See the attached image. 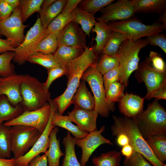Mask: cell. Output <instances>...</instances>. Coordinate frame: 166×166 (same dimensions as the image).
<instances>
[{"mask_svg": "<svg viewBox=\"0 0 166 166\" xmlns=\"http://www.w3.org/2000/svg\"><path fill=\"white\" fill-rule=\"evenodd\" d=\"M97 56L93 51V48L87 47L80 56L66 65L67 71L65 75L68 79L67 88L62 94L53 100L60 114L62 115L72 104L73 96L83 74L90 66L96 62Z\"/></svg>", "mask_w": 166, "mask_h": 166, "instance_id": "obj_1", "label": "cell"}, {"mask_svg": "<svg viewBox=\"0 0 166 166\" xmlns=\"http://www.w3.org/2000/svg\"><path fill=\"white\" fill-rule=\"evenodd\" d=\"M114 124L111 127L112 134L116 136L122 133L126 135L129 144L133 150L140 153L154 166H165L156 156L140 133L137 126L132 119L126 117H113Z\"/></svg>", "mask_w": 166, "mask_h": 166, "instance_id": "obj_2", "label": "cell"}, {"mask_svg": "<svg viewBox=\"0 0 166 166\" xmlns=\"http://www.w3.org/2000/svg\"><path fill=\"white\" fill-rule=\"evenodd\" d=\"M156 99L147 109L132 118L145 139L151 136L166 134V111Z\"/></svg>", "mask_w": 166, "mask_h": 166, "instance_id": "obj_3", "label": "cell"}, {"mask_svg": "<svg viewBox=\"0 0 166 166\" xmlns=\"http://www.w3.org/2000/svg\"><path fill=\"white\" fill-rule=\"evenodd\" d=\"M148 45L146 38H141L136 41L126 39L121 45L117 54L121 73L120 82L125 87L128 86L131 74L138 69L139 52Z\"/></svg>", "mask_w": 166, "mask_h": 166, "instance_id": "obj_4", "label": "cell"}, {"mask_svg": "<svg viewBox=\"0 0 166 166\" xmlns=\"http://www.w3.org/2000/svg\"><path fill=\"white\" fill-rule=\"evenodd\" d=\"M22 98L21 103L24 111H33L40 109L50 99L49 91L43 83L29 75H23L20 86Z\"/></svg>", "mask_w": 166, "mask_h": 166, "instance_id": "obj_5", "label": "cell"}, {"mask_svg": "<svg viewBox=\"0 0 166 166\" xmlns=\"http://www.w3.org/2000/svg\"><path fill=\"white\" fill-rule=\"evenodd\" d=\"M107 24L113 30L120 32L126 39L133 41L161 33L166 29L160 22L147 25L133 17L124 21L111 22Z\"/></svg>", "mask_w": 166, "mask_h": 166, "instance_id": "obj_6", "label": "cell"}, {"mask_svg": "<svg viewBox=\"0 0 166 166\" xmlns=\"http://www.w3.org/2000/svg\"><path fill=\"white\" fill-rule=\"evenodd\" d=\"M97 63L96 62L90 66L81 78L88 82L93 93L95 101L94 110L101 117H107L110 112L114 110V105L106 102L103 76L97 69Z\"/></svg>", "mask_w": 166, "mask_h": 166, "instance_id": "obj_7", "label": "cell"}, {"mask_svg": "<svg viewBox=\"0 0 166 166\" xmlns=\"http://www.w3.org/2000/svg\"><path fill=\"white\" fill-rule=\"evenodd\" d=\"M10 130L11 151L15 159L26 153L42 133L34 128L22 125H13Z\"/></svg>", "mask_w": 166, "mask_h": 166, "instance_id": "obj_8", "label": "cell"}, {"mask_svg": "<svg viewBox=\"0 0 166 166\" xmlns=\"http://www.w3.org/2000/svg\"><path fill=\"white\" fill-rule=\"evenodd\" d=\"M46 35L39 16L33 26L28 31L21 45L16 48L13 61L20 65L24 64L27 58L34 52L40 41Z\"/></svg>", "mask_w": 166, "mask_h": 166, "instance_id": "obj_9", "label": "cell"}, {"mask_svg": "<svg viewBox=\"0 0 166 166\" xmlns=\"http://www.w3.org/2000/svg\"><path fill=\"white\" fill-rule=\"evenodd\" d=\"M28 26L23 24L19 6L14 9L9 17L0 20V34L5 36L7 41L17 48L24 40V30Z\"/></svg>", "mask_w": 166, "mask_h": 166, "instance_id": "obj_10", "label": "cell"}, {"mask_svg": "<svg viewBox=\"0 0 166 166\" xmlns=\"http://www.w3.org/2000/svg\"><path fill=\"white\" fill-rule=\"evenodd\" d=\"M51 114V108L49 103L42 107L33 111H24L20 115L4 123L8 127L22 125L35 128L42 133L49 120Z\"/></svg>", "mask_w": 166, "mask_h": 166, "instance_id": "obj_11", "label": "cell"}, {"mask_svg": "<svg viewBox=\"0 0 166 166\" xmlns=\"http://www.w3.org/2000/svg\"><path fill=\"white\" fill-rule=\"evenodd\" d=\"M49 103L51 108V114L49 120L44 130L30 150L22 156L16 159L15 166H28L30 162L34 157L42 153H45L49 144V134L54 126L51 122L52 116L57 109L53 100H50Z\"/></svg>", "mask_w": 166, "mask_h": 166, "instance_id": "obj_12", "label": "cell"}, {"mask_svg": "<svg viewBox=\"0 0 166 166\" xmlns=\"http://www.w3.org/2000/svg\"><path fill=\"white\" fill-rule=\"evenodd\" d=\"M99 11L101 14L95 18L98 21L106 23L127 20L136 14L130 0H119L108 4Z\"/></svg>", "mask_w": 166, "mask_h": 166, "instance_id": "obj_13", "label": "cell"}, {"mask_svg": "<svg viewBox=\"0 0 166 166\" xmlns=\"http://www.w3.org/2000/svg\"><path fill=\"white\" fill-rule=\"evenodd\" d=\"M105 130V127L102 126L97 130L88 133L85 137L81 139L75 138V145L82 150V155L80 164L81 166H85L90 157L95 150L103 144L113 145V144L109 139L102 135Z\"/></svg>", "mask_w": 166, "mask_h": 166, "instance_id": "obj_14", "label": "cell"}, {"mask_svg": "<svg viewBox=\"0 0 166 166\" xmlns=\"http://www.w3.org/2000/svg\"><path fill=\"white\" fill-rule=\"evenodd\" d=\"M23 75L14 73L0 77V96H6L10 103L14 106L21 103L22 101L20 86Z\"/></svg>", "mask_w": 166, "mask_h": 166, "instance_id": "obj_15", "label": "cell"}, {"mask_svg": "<svg viewBox=\"0 0 166 166\" xmlns=\"http://www.w3.org/2000/svg\"><path fill=\"white\" fill-rule=\"evenodd\" d=\"M86 34L78 24L72 21L68 23L57 35L58 44L68 46L86 47Z\"/></svg>", "mask_w": 166, "mask_h": 166, "instance_id": "obj_16", "label": "cell"}, {"mask_svg": "<svg viewBox=\"0 0 166 166\" xmlns=\"http://www.w3.org/2000/svg\"><path fill=\"white\" fill-rule=\"evenodd\" d=\"M140 78L146 87L147 93L145 98L152 92L166 84V73L160 72L153 69L146 60L139 65L137 70Z\"/></svg>", "mask_w": 166, "mask_h": 166, "instance_id": "obj_17", "label": "cell"}, {"mask_svg": "<svg viewBox=\"0 0 166 166\" xmlns=\"http://www.w3.org/2000/svg\"><path fill=\"white\" fill-rule=\"evenodd\" d=\"M98 115L94 110H88L75 105L73 109L68 113V116L71 122L89 133L97 130L96 121Z\"/></svg>", "mask_w": 166, "mask_h": 166, "instance_id": "obj_18", "label": "cell"}, {"mask_svg": "<svg viewBox=\"0 0 166 166\" xmlns=\"http://www.w3.org/2000/svg\"><path fill=\"white\" fill-rule=\"evenodd\" d=\"M145 97L126 93L119 102L120 112L125 117L132 118L143 111Z\"/></svg>", "mask_w": 166, "mask_h": 166, "instance_id": "obj_19", "label": "cell"}, {"mask_svg": "<svg viewBox=\"0 0 166 166\" xmlns=\"http://www.w3.org/2000/svg\"><path fill=\"white\" fill-rule=\"evenodd\" d=\"M135 14L162 13L166 11V0H132Z\"/></svg>", "mask_w": 166, "mask_h": 166, "instance_id": "obj_20", "label": "cell"}, {"mask_svg": "<svg viewBox=\"0 0 166 166\" xmlns=\"http://www.w3.org/2000/svg\"><path fill=\"white\" fill-rule=\"evenodd\" d=\"M82 80L73 96L72 104L88 110H94L95 107L94 97L88 90L85 81Z\"/></svg>", "mask_w": 166, "mask_h": 166, "instance_id": "obj_21", "label": "cell"}, {"mask_svg": "<svg viewBox=\"0 0 166 166\" xmlns=\"http://www.w3.org/2000/svg\"><path fill=\"white\" fill-rule=\"evenodd\" d=\"M59 131L57 127L55 126L49 134V144L46 154L48 166H59L61 157L65 154L61 151L59 139L57 138V135Z\"/></svg>", "mask_w": 166, "mask_h": 166, "instance_id": "obj_22", "label": "cell"}, {"mask_svg": "<svg viewBox=\"0 0 166 166\" xmlns=\"http://www.w3.org/2000/svg\"><path fill=\"white\" fill-rule=\"evenodd\" d=\"M92 30L96 34L95 39L96 44L93 47V51L97 55L101 53L113 30L107 23L101 21H97Z\"/></svg>", "mask_w": 166, "mask_h": 166, "instance_id": "obj_23", "label": "cell"}, {"mask_svg": "<svg viewBox=\"0 0 166 166\" xmlns=\"http://www.w3.org/2000/svg\"><path fill=\"white\" fill-rule=\"evenodd\" d=\"M51 122L55 126H58L66 129L76 138H83L86 136L89 133L82 130L77 125L73 124L68 116L60 115L57 111L53 113Z\"/></svg>", "mask_w": 166, "mask_h": 166, "instance_id": "obj_24", "label": "cell"}, {"mask_svg": "<svg viewBox=\"0 0 166 166\" xmlns=\"http://www.w3.org/2000/svg\"><path fill=\"white\" fill-rule=\"evenodd\" d=\"M72 21L79 24L86 35L89 37L97 22L94 15L80 8L78 6L71 13Z\"/></svg>", "mask_w": 166, "mask_h": 166, "instance_id": "obj_25", "label": "cell"}, {"mask_svg": "<svg viewBox=\"0 0 166 166\" xmlns=\"http://www.w3.org/2000/svg\"><path fill=\"white\" fill-rule=\"evenodd\" d=\"M67 0H55L49 6L41 8L39 18L43 28L45 29L49 24L61 12Z\"/></svg>", "mask_w": 166, "mask_h": 166, "instance_id": "obj_26", "label": "cell"}, {"mask_svg": "<svg viewBox=\"0 0 166 166\" xmlns=\"http://www.w3.org/2000/svg\"><path fill=\"white\" fill-rule=\"evenodd\" d=\"M85 49L79 46H68L59 44L53 54L58 63L66 65L69 61L80 56Z\"/></svg>", "mask_w": 166, "mask_h": 166, "instance_id": "obj_27", "label": "cell"}, {"mask_svg": "<svg viewBox=\"0 0 166 166\" xmlns=\"http://www.w3.org/2000/svg\"><path fill=\"white\" fill-rule=\"evenodd\" d=\"M145 140L156 156L164 163L166 160V134L149 136Z\"/></svg>", "mask_w": 166, "mask_h": 166, "instance_id": "obj_28", "label": "cell"}, {"mask_svg": "<svg viewBox=\"0 0 166 166\" xmlns=\"http://www.w3.org/2000/svg\"><path fill=\"white\" fill-rule=\"evenodd\" d=\"M24 111L22 105L13 106L6 96H0V124L15 118Z\"/></svg>", "mask_w": 166, "mask_h": 166, "instance_id": "obj_29", "label": "cell"}, {"mask_svg": "<svg viewBox=\"0 0 166 166\" xmlns=\"http://www.w3.org/2000/svg\"><path fill=\"white\" fill-rule=\"evenodd\" d=\"M75 138L73 137L68 131L67 135L63 140L65 148V156L61 165L59 166H81L75 152Z\"/></svg>", "mask_w": 166, "mask_h": 166, "instance_id": "obj_30", "label": "cell"}, {"mask_svg": "<svg viewBox=\"0 0 166 166\" xmlns=\"http://www.w3.org/2000/svg\"><path fill=\"white\" fill-rule=\"evenodd\" d=\"M121 152L113 150L94 157L92 163L94 166H119L121 159Z\"/></svg>", "mask_w": 166, "mask_h": 166, "instance_id": "obj_31", "label": "cell"}, {"mask_svg": "<svg viewBox=\"0 0 166 166\" xmlns=\"http://www.w3.org/2000/svg\"><path fill=\"white\" fill-rule=\"evenodd\" d=\"M4 124H0V158H10L11 156V136L10 128Z\"/></svg>", "mask_w": 166, "mask_h": 166, "instance_id": "obj_32", "label": "cell"}, {"mask_svg": "<svg viewBox=\"0 0 166 166\" xmlns=\"http://www.w3.org/2000/svg\"><path fill=\"white\" fill-rule=\"evenodd\" d=\"M26 61L39 65L47 69L53 67L59 64L53 54L40 52H35L32 54L27 58Z\"/></svg>", "mask_w": 166, "mask_h": 166, "instance_id": "obj_33", "label": "cell"}, {"mask_svg": "<svg viewBox=\"0 0 166 166\" xmlns=\"http://www.w3.org/2000/svg\"><path fill=\"white\" fill-rule=\"evenodd\" d=\"M72 21L71 14H67L61 13L45 29L46 35L53 34L58 35L66 25Z\"/></svg>", "mask_w": 166, "mask_h": 166, "instance_id": "obj_34", "label": "cell"}, {"mask_svg": "<svg viewBox=\"0 0 166 166\" xmlns=\"http://www.w3.org/2000/svg\"><path fill=\"white\" fill-rule=\"evenodd\" d=\"M58 45L57 35L49 34L40 41L34 53L40 52L46 54H53L56 51Z\"/></svg>", "mask_w": 166, "mask_h": 166, "instance_id": "obj_35", "label": "cell"}, {"mask_svg": "<svg viewBox=\"0 0 166 166\" xmlns=\"http://www.w3.org/2000/svg\"><path fill=\"white\" fill-rule=\"evenodd\" d=\"M126 39L123 34L113 30L111 37L101 53L111 55L117 54L121 44Z\"/></svg>", "mask_w": 166, "mask_h": 166, "instance_id": "obj_36", "label": "cell"}, {"mask_svg": "<svg viewBox=\"0 0 166 166\" xmlns=\"http://www.w3.org/2000/svg\"><path fill=\"white\" fill-rule=\"evenodd\" d=\"M43 0H21L20 7L22 19L23 22L32 14L39 12Z\"/></svg>", "mask_w": 166, "mask_h": 166, "instance_id": "obj_37", "label": "cell"}, {"mask_svg": "<svg viewBox=\"0 0 166 166\" xmlns=\"http://www.w3.org/2000/svg\"><path fill=\"white\" fill-rule=\"evenodd\" d=\"M125 86L120 82L116 81L110 84L105 91L106 103L111 104L119 102L124 95Z\"/></svg>", "mask_w": 166, "mask_h": 166, "instance_id": "obj_38", "label": "cell"}, {"mask_svg": "<svg viewBox=\"0 0 166 166\" xmlns=\"http://www.w3.org/2000/svg\"><path fill=\"white\" fill-rule=\"evenodd\" d=\"M114 0H81L78 7L81 9L94 15L96 13Z\"/></svg>", "mask_w": 166, "mask_h": 166, "instance_id": "obj_39", "label": "cell"}, {"mask_svg": "<svg viewBox=\"0 0 166 166\" xmlns=\"http://www.w3.org/2000/svg\"><path fill=\"white\" fill-rule=\"evenodd\" d=\"M118 66L119 63L117 54L111 55L103 53L96 65L97 69L102 75Z\"/></svg>", "mask_w": 166, "mask_h": 166, "instance_id": "obj_40", "label": "cell"}, {"mask_svg": "<svg viewBox=\"0 0 166 166\" xmlns=\"http://www.w3.org/2000/svg\"><path fill=\"white\" fill-rule=\"evenodd\" d=\"M14 52H8L0 54V75L6 77L14 73V67L11 61L14 56Z\"/></svg>", "mask_w": 166, "mask_h": 166, "instance_id": "obj_41", "label": "cell"}, {"mask_svg": "<svg viewBox=\"0 0 166 166\" xmlns=\"http://www.w3.org/2000/svg\"><path fill=\"white\" fill-rule=\"evenodd\" d=\"M47 70V78L46 81L43 83L45 89L49 91V88L52 82L57 79L65 75L67 69L66 65L59 64Z\"/></svg>", "mask_w": 166, "mask_h": 166, "instance_id": "obj_42", "label": "cell"}, {"mask_svg": "<svg viewBox=\"0 0 166 166\" xmlns=\"http://www.w3.org/2000/svg\"><path fill=\"white\" fill-rule=\"evenodd\" d=\"M146 61L153 69L160 72L166 73V65L165 61L161 54L153 51H150L149 57Z\"/></svg>", "mask_w": 166, "mask_h": 166, "instance_id": "obj_43", "label": "cell"}, {"mask_svg": "<svg viewBox=\"0 0 166 166\" xmlns=\"http://www.w3.org/2000/svg\"><path fill=\"white\" fill-rule=\"evenodd\" d=\"M123 164V166H151L140 153L134 150L130 156L125 157Z\"/></svg>", "mask_w": 166, "mask_h": 166, "instance_id": "obj_44", "label": "cell"}, {"mask_svg": "<svg viewBox=\"0 0 166 166\" xmlns=\"http://www.w3.org/2000/svg\"><path fill=\"white\" fill-rule=\"evenodd\" d=\"M103 75L104 86L105 91L110 84L116 81H120L121 73L119 66L110 70Z\"/></svg>", "mask_w": 166, "mask_h": 166, "instance_id": "obj_45", "label": "cell"}, {"mask_svg": "<svg viewBox=\"0 0 166 166\" xmlns=\"http://www.w3.org/2000/svg\"><path fill=\"white\" fill-rule=\"evenodd\" d=\"M159 33L147 37L146 39L148 45L158 46L166 53V37L163 34Z\"/></svg>", "mask_w": 166, "mask_h": 166, "instance_id": "obj_46", "label": "cell"}, {"mask_svg": "<svg viewBox=\"0 0 166 166\" xmlns=\"http://www.w3.org/2000/svg\"><path fill=\"white\" fill-rule=\"evenodd\" d=\"M14 9L5 0H0V20L5 19L10 16Z\"/></svg>", "mask_w": 166, "mask_h": 166, "instance_id": "obj_47", "label": "cell"}, {"mask_svg": "<svg viewBox=\"0 0 166 166\" xmlns=\"http://www.w3.org/2000/svg\"><path fill=\"white\" fill-rule=\"evenodd\" d=\"M152 98H155L158 100L160 99H166V84L154 91L145 98L149 100Z\"/></svg>", "mask_w": 166, "mask_h": 166, "instance_id": "obj_48", "label": "cell"}, {"mask_svg": "<svg viewBox=\"0 0 166 166\" xmlns=\"http://www.w3.org/2000/svg\"><path fill=\"white\" fill-rule=\"evenodd\" d=\"M28 166H48L46 153L34 157L30 162Z\"/></svg>", "mask_w": 166, "mask_h": 166, "instance_id": "obj_49", "label": "cell"}, {"mask_svg": "<svg viewBox=\"0 0 166 166\" xmlns=\"http://www.w3.org/2000/svg\"><path fill=\"white\" fill-rule=\"evenodd\" d=\"M81 0H68L61 13L70 14L78 6Z\"/></svg>", "mask_w": 166, "mask_h": 166, "instance_id": "obj_50", "label": "cell"}, {"mask_svg": "<svg viewBox=\"0 0 166 166\" xmlns=\"http://www.w3.org/2000/svg\"><path fill=\"white\" fill-rule=\"evenodd\" d=\"M16 48L7 39L0 38V53L8 52H15Z\"/></svg>", "mask_w": 166, "mask_h": 166, "instance_id": "obj_51", "label": "cell"}, {"mask_svg": "<svg viewBox=\"0 0 166 166\" xmlns=\"http://www.w3.org/2000/svg\"><path fill=\"white\" fill-rule=\"evenodd\" d=\"M116 142L117 144L121 147H123L129 144V140L126 135L124 133H121L117 134Z\"/></svg>", "mask_w": 166, "mask_h": 166, "instance_id": "obj_52", "label": "cell"}, {"mask_svg": "<svg viewBox=\"0 0 166 166\" xmlns=\"http://www.w3.org/2000/svg\"><path fill=\"white\" fill-rule=\"evenodd\" d=\"M133 152V149L132 147L128 144L122 147L121 153L125 157H128L131 155Z\"/></svg>", "mask_w": 166, "mask_h": 166, "instance_id": "obj_53", "label": "cell"}, {"mask_svg": "<svg viewBox=\"0 0 166 166\" xmlns=\"http://www.w3.org/2000/svg\"><path fill=\"white\" fill-rule=\"evenodd\" d=\"M16 159L14 158L10 159L0 158V166H15Z\"/></svg>", "mask_w": 166, "mask_h": 166, "instance_id": "obj_54", "label": "cell"}, {"mask_svg": "<svg viewBox=\"0 0 166 166\" xmlns=\"http://www.w3.org/2000/svg\"><path fill=\"white\" fill-rule=\"evenodd\" d=\"M10 6L14 9L20 6V0H5Z\"/></svg>", "mask_w": 166, "mask_h": 166, "instance_id": "obj_55", "label": "cell"}, {"mask_svg": "<svg viewBox=\"0 0 166 166\" xmlns=\"http://www.w3.org/2000/svg\"><path fill=\"white\" fill-rule=\"evenodd\" d=\"M158 22L166 27V11L162 13L158 19Z\"/></svg>", "mask_w": 166, "mask_h": 166, "instance_id": "obj_56", "label": "cell"}, {"mask_svg": "<svg viewBox=\"0 0 166 166\" xmlns=\"http://www.w3.org/2000/svg\"><path fill=\"white\" fill-rule=\"evenodd\" d=\"M55 0H44L42 2L41 8H46L51 4H52Z\"/></svg>", "mask_w": 166, "mask_h": 166, "instance_id": "obj_57", "label": "cell"}, {"mask_svg": "<svg viewBox=\"0 0 166 166\" xmlns=\"http://www.w3.org/2000/svg\"><path fill=\"white\" fill-rule=\"evenodd\" d=\"M1 76L0 75V77Z\"/></svg>", "mask_w": 166, "mask_h": 166, "instance_id": "obj_58", "label": "cell"}]
</instances>
